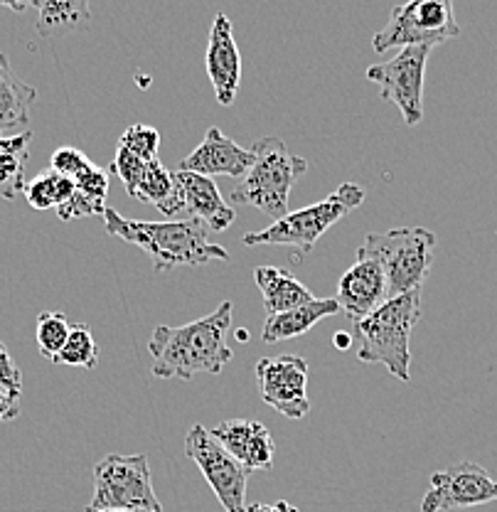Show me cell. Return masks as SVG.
<instances>
[{"mask_svg": "<svg viewBox=\"0 0 497 512\" xmlns=\"http://www.w3.org/2000/svg\"><path fill=\"white\" fill-rule=\"evenodd\" d=\"M104 227L111 237L133 244L151 256L156 271L175 266H202L210 261H229V252L210 239V229L195 217L170 222L128 220L119 210L109 207Z\"/></svg>", "mask_w": 497, "mask_h": 512, "instance_id": "7a4b0ae2", "label": "cell"}, {"mask_svg": "<svg viewBox=\"0 0 497 512\" xmlns=\"http://www.w3.org/2000/svg\"><path fill=\"white\" fill-rule=\"evenodd\" d=\"M89 165H92V160L84 156L79 148H72V146L57 148L50 158V170H55V173H60L69 180H74L77 175H82Z\"/></svg>", "mask_w": 497, "mask_h": 512, "instance_id": "4dcf8cb0", "label": "cell"}, {"mask_svg": "<svg viewBox=\"0 0 497 512\" xmlns=\"http://www.w3.org/2000/svg\"><path fill=\"white\" fill-rule=\"evenodd\" d=\"M421 320V288L389 298L372 316L355 323L357 360L367 365H384L399 382L411 380V330Z\"/></svg>", "mask_w": 497, "mask_h": 512, "instance_id": "3957f363", "label": "cell"}, {"mask_svg": "<svg viewBox=\"0 0 497 512\" xmlns=\"http://www.w3.org/2000/svg\"><path fill=\"white\" fill-rule=\"evenodd\" d=\"M256 384L264 404L288 419H303L311 412L308 362L301 355L261 357L256 362Z\"/></svg>", "mask_w": 497, "mask_h": 512, "instance_id": "8fae6325", "label": "cell"}, {"mask_svg": "<svg viewBox=\"0 0 497 512\" xmlns=\"http://www.w3.org/2000/svg\"><path fill=\"white\" fill-rule=\"evenodd\" d=\"M18 414H20V399H15L13 394H8L3 387H0V426H3L5 421L18 419Z\"/></svg>", "mask_w": 497, "mask_h": 512, "instance_id": "d6a6232c", "label": "cell"}, {"mask_svg": "<svg viewBox=\"0 0 497 512\" xmlns=\"http://www.w3.org/2000/svg\"><path fill=\"white\" fill-rule=\"evenodd\" d=\"M434 47H404L392 60L367 67L365 77L379 84L384 101H392L402 111L406 126L424 119V74Z\"/></svg>", "mask_w": 497, "mask_h": 512, "instance_id": "30bf717a", "label": "cell"}, {"mask_svg": "<svg viewBox=\"0 0 497 512\" xmlns=\"http://www.w3.org/2000/svg\"><path fill=\"white\" fill-rule=\"evenodd\" d=\"M69 333H72V323L62 311H42L37 316V328H35V340L40 355L47 360H55L60 355L64 345H67Z\"/></svg>", "mask_w": 497, "mask_h": 512, "instance_id": "484cf974", "label": "cell"}, {"mask_svg": "<svg viewBox=\"0 0 497 512\" xmlns=\"http://www.w3.org/2000/svg\"><path fill=\"white\" fill-rule=\"evenodd\" d=\"M493 500H497V478L478 463L463 461L431 476L429 493L421 500V512L475 508Z\"/></svg>", "mask_w": 497, "mask_h": 512, "instance_id": "7c38bea8", "label": "cell"}, {"mask_svg": "<svg viewBox=\"0 0 497 512\" xmlns=\"http://www.w3.org/2000/svg\"><path fill=\"white\" fill-rule=\"evenodd\" d=\"M87 512H126V510H92V508H87Z\"/></svg>", "mask_w": 497, "mask_h": 512, "instance_id": "8d00e7d4", "label": "cell"}, {"mask_svg": "<svg viewBox=\"0 0 497 512\" xmlns=\"http://www.w3.org/2000/svg\"><path fill=\"white\" fill-rule=\"evenodd\" d=\"M251 148L239 146L234 138H229L222 128L210 126L205 131L200 146L183 158L180 170L185 173L205 175V178L215 180V175H229V178H244L251 168Z\"/></svg>", "mask_w": 497, "mask_h": 512, "instance_id": "2e32d148", "label": "cell"}, {"mask_svg": "<svg viewBox=\"0 0 497 512\" xmlns=\"http://www.w3.org/2000/svg\"><path fill=\"white\" fill-rule=\"evenodd\" d=\"M362 202H365V190L357 183H345L325 200L315 202L311 207H303V210L288 212L283 220L271 222L261 232L244 234V244L247 247H274V244L293 247L296 249V261H301L303 256L313 252L315 242L335 222H340L342 217L357 210Z\"/></svg>", "mask_w": 497, "mask_h": 512, "instance_id": "8992f818", "label": "cell"}, {"mask_svg": "<svg viewBox=\"0 0 497 512\" xmlns=\"http://www.w3.org/2000/svg\"><path fill=\"white\" fill-rule=\"evenodd\" d=\"M217 444L232 458H237L247 471H271L274 468V436L261 421L227 419L210 429Z\"/></svg>", "mask_w": 497, "mask_h": 512, "instance_id": "9a60e30c", "label": "cell"}, {"mask_svg": "<svg viewBox=\"0 0 497 512\" xmlns=\"http://www.w3.org/2000/svg\"><path fill=\"white\" fill-rule=\"evenodd\" d=\"M146 165H148L146 160L136 158L133 153H128L126 148H116V156H114V160H111L109 173H114L116 178H121V183H124L128 195H133V190H136V185H138V180H141Z\"/></svg>", "mask_w": 497, "mask_h": 512, "instance_id": "f1b7e54d", "label": "cell"}, {"mask_svg": "<svg viewBox=\"0 0 497 512\" xmlns=\"http://www.w3.org/2000/svg\"><path fill=\"white\" fill-rule=\"evenodd\" d=\"M119 148H126L128 153H133L136 158L146 160H158V148H160V133L158 128L146 126V124H133L124 131V136L119 138Z\"/></svg>", "mask_w": 497, "mask_h": 512, "instance_id": "4316f807", "label": "cell"}, {"mask_svg": "<svg viewBox=\"0 0 497 512\" xmlns=\"http://www.w3.org/2000/svg\"><path fill=\"white\" fill-rule=\"evenodd\" d=\"M37 8V32L42 37H55L72 32L92 20V5L87 0H47V3H32Z\"/></svg>", "mask_w": 497, "mask_h": 512, "instance_id": "7402d4cb", "label": "cell"}, {"mask_svg": "<svg viewBox=\"0 0 497 512\" xmlns=\"http://www.w3.org/2000/svg\"><path fill=\"white\" fill-rule=\"evenodd\" d=\"M247 512H298L296 505H291L288 500H276V503H254L249 505Z\"/></svg>", "mask_w": 497, "mask_h": 512, "instance_id": "836d02e7", "label": "cell"}, {"mask_svg": "<svg viewBox=\"0 0 497 512\" xmlns=\"http://www.w3.org/2000/svg\"><path fill=\"white\" fill-rule=\"evenodd\" d=\"M175 180H178L180 192H183L187 215L200 220L210 232H224V229L232 227L237 215L224 202L215 180L197 173H185V170H175Z\"/></svg>", "mask_w": 497, "mask_h": 512, "instance_id": "e0dca14e", "label": "cell"}, {"mask_svg": "<svg viewBox=\"0 0 497 512\" xmlns=\"http://www.w3.org/2000/svg\"><path fill=\"white\" fill-rule=\"evenodd\" d=\"M111 185V173L109 170L99 168V165H89L82 175L74 178V190H79L82 195L92 197V200L106 202V195H109Z\"/></svg>", "mask_w": 497, "mask_h": 512, "instance_id": "f546056e", "label": "cell"}, {"mask_svg": "<svg viewBox=\"0 0 497 512\" xmlns=\"http://www.w3.org/2000/svg\"><path fill=\"white\" fill-rule=\"evenodd\" d=\"M251 168L242 183L232 190L234 205H251L279 222L288 215V195L293 185L308 173V160L288 153L286 143L276 136H264L251 146Z\"/></svg>", "mask_w": 497, "mask_h": 512, "instance_id": "277c9868", "label": "cell"}, {"mask_svg": "<svg viewBox=\"0 0 497 512\" xmlns=\"http://www.w3.org/2000/svg\"><path fill=\"white\" fill-rule=\"evenodd\" d=\"M461 35L451 0H411L397 5L387 25L372 37V50L384 55L404 47H436Z\"/></svg>", "mask_w": 497, "mask_h": 512, "instance_id": "ba28073f", "label": "cell"}, {"mask_svg": "<svg viewBox=\"0 0 497 512\" xmlns=\"http://www.w3.org/2000/svg\"><path fill=\"white\" fill-rule=\"evenodd\" d=\"M92 510L163 512L146 453H109L92 471Z\"/></svg>", "mask_w": 497, "mask_h": 512, "instance_id": "52a82bcc", "label": "cell"}, {"mask_svg": "<svg viewBox=\"0 0 497 512\" xmlns=\"http://www.w3.org/2000/svg\"><path fill=\"white\" fill-rule=\"evenodd\" d=\"M175 192V173H170L160 160H151L143 170L141 180H138L136 190L131 197L146 205H156L158 212L168 205V200Z\"/></svg>", "mask_w": 497, "mask_h": 512, "instance_id": "cb8c5ba5", "label": "cell"}, {"mask_svg": "<svg viewBox=\"0 0 497 512\" xmlns=\"http://www.w3.org/2000/svg\"><path fill=\"white\" fill-rule=\"evenodd\" d=\"M232 313L234 303L224 301L210 316L187 325H158L148 340L153 377L190 382L195 375H219L234 357L227 343Z\"/></svg>", "mask_w": 497, "mask_h": 512, "instance_id": "6da1fadb", "label": "cell"}, {"mask_svg": "<svg viewBox=\"0 0 497 512\" xmlns=\"http://www.w3.org/2000/svg\"><path fill=\"white\" fill-rule=\"evenodd\" d=\"M338 313H340V306L335 298H315V301L306 303V306L266 318L264 328H261V340H264V343L293 340L298 338V335L308 333V330L315 328L323 318L338 316Z\"/></svg>", "mask_w": 497, "mask_h": 512, "instance_id": "ffe728a7", "label": "cell"}, {"mask_svg": "<svg viewBox=\"0 0 497 512\" xmlns=\"http://www.w3.org/2000/svg\"><path fill=\"white\" fill-rule=\"evenodd\" d=\"M338 301L340 313L350 318L352 323H360L367 316H372L379 306L389 301L387 296V276L382 266L372 259H360L342 274L338 284Z\"/></svg>", "mask_w": 497, "mask_h": 512, "instance_id": "4fadbf2b", "label": "cell"}, {"mask_svg": "<svg viewBox=\"0 0 497 512\" xmlns=\"http://www.w3.org/2000/svg\"><path fill=\"white\" fill-rule=\"evenodd\" d=\"M352 340H355V338H352V333H342V330H340V333H335L333 343H335V348H338V350H347L352 345Z\"/></svg>", "mask_w": 497, "mask_h": 512, "instance_id": "e575fe53", "label": "cell"}, {"mask_svg": "<svg viewBox=\"0 0 497 512\" xmlns=\"http://www.w3.org/2000/svg\"><path fill=\"white\" fill-rule=\"evenodd\" d=\"M52 362H55V365L87 367V370H94V367L99 365V345H96L89 325L74 323L72 333H69L67 338V345H64L60 355Z\"/></svg>", "mask_w": 497, "mask_h": 512, "instance_id": "d4e9b609", "label": "cell"}, {"mask_svg": "<svg viewBox=\"0 0 497 512\" xmlns=\"http://www.w3.org/2000/svg\"><path fill=\"white\" fill-rule=\"evenodd\" d=\"M205 64L217 104L232 106L239 82H242V55H239L237 40H234L232 20L224 13H217L215 23H212Z\"/></svg>", "mask_w": 497, "mask_h": 512, "instance_id": "5bb4252c", "label": "cell"}, {"mask_svg": "<svg viewBox=\"0 0 497 512\" xmlns=\"http://www.w3.org/2000/svg\"><path fill=\"white\" fill-rule=\"evenodd\" d=\"M32 131L20 136L0 138V200L13 202L25 190V165H28Z\"/></svg>", "mask_w": 497, "mask_h": 512, "instance_id": "44dd1931", "label": "cell"}, {"mask_svg": "<svg viewBox=\"0 0 497 512\" xmlns=\"http://www.w3.org/2000/svg\"><path fill=\"white\" fill-rule=\"evenodd\" d=\"M23 195L28 205L35 207V210H52V207L57 210L74 195V180L47 168L25 183Z\"/></svg>", "mask_w": 497, "mask_h": 512, "instance_id": "603a6c76", "label": "cell"}, {"mask_svg": "<svg viewBox=\"0 0 497 512\" xmlns=\"http://www.w3.org/2000/svg\"><path fill=\"white\" fill-rule=\"evenodd\" d=\"M237 338H239V340H242V343H247L249 333H247V330H244V328H239V330H237Z\"/></svg>", "mask_w": 497, "mask_h": 512, "instance_id": "d590c367", "label": "cell"}, {"mask_svg": "<svg viewBox=\"0 0 497 512\" xmlns=\"http://www.w3.org/2000/svg\"><path fill=\"white\" fill-rule=\"evenodd\" d=\"M436 234L424 227H397L370 232L357 249L360 259H372L387 276V296L397 298L424 286L434 264Z\"/></svg>", "mask_w": 497, "mask_h": 512, "instance_id": "5b68a950", "label": "cell"}, {"mask_svg": "<svg viewBox=\"0 0 497 512\" xmlns=\"http://www.w3.org/2000/svg\"><path fill=\"white\" fill-rule=\"evenodd\" d=\"M37 101V89L25 84L0 52V138L20 136L28 131L30 109Z\"/></svg>", "mask_w": 497, "mask_h": 512, "instance_id": "ac0fdd59", "label": "cell"}, {"mask_svg": "<svg viewBox=\"0 0 497 512\" xmlns=\"http://www.w3.org/2000/svg\"><path fill=\"white\" fill-rule=\"evenodd\" d=\"M185 456L200 468L224 512H247L249 471L217 444L202 424L190 426L185 436Z\"/></svg>", "mask_w": 497, "mask_h": 512, "instance_id": "9c48e42d", "label": "cell"}, {"mask_svg": "<svg viewBox=\"0 0 497 512\" xmlns=\"http://www.w3.org/2000/svg\"><path fill=\"white\" fill-rule=\"evenodd\" d=\"M254 281L264 296V311L269 318L315 301L311 288L303 286L291 271L281 266H256Z\"/></svg>", "mask_w": 497, "mask_h": 512, "instance_id": "d6986e66", "label": "cell"}, {"mask_svg": "<svg viewBox=\"0 0 497 512\" xmlns=\"http://www.w3.org/2000/svg\"><path fill=\"white\" fill-rule=\"evenodd\" d=\"M0 387L13 394L15 399H20V394H23V372L15 365L13 355L3 340H0Z\"/></svg>", "mask_w": 497, "mask_h": 512, "instance_id": "1f68e13d", "label": "cell"}, {"mask_svg": "<svg viewBox=\"0 0 497 512\" xmlns=\"http://www.w3.org/2000/svg\"><path fill=\"white\" fill-rule=\"evenodd\" d=\"M106 210H109L106 202L92 200V197L74 190V195L69 197L62 207H57V217H60L62 222H72V220H82V217H104Z\"/></svg>", "mask_w": 497, "mask_h": 512, "instance_id": "83f0119b", "label": "cell"}]
</instances>
